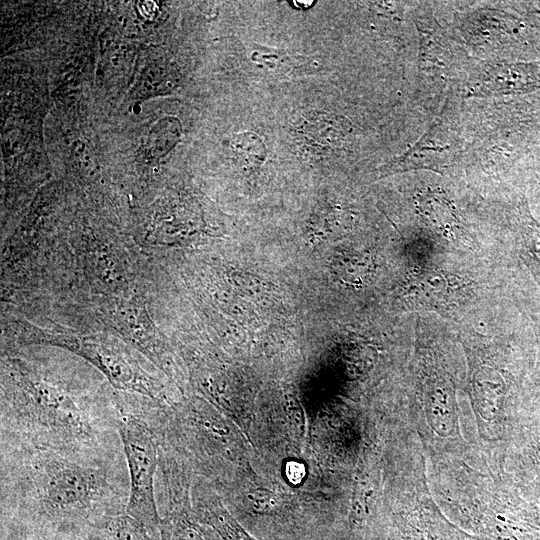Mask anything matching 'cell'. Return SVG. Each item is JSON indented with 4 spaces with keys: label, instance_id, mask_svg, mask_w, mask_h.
Returning <instances> with one entry per match:
<instances>
[{
    "label": "cell",
    "instance_id": "1",
    "mask_svg": "<svg viewBox=\"0 0 540 540\" xmlns=\"http://www.w3.org/2000/svg\"><path fill=\"white\" fill-rule=\"evenodd\" d=\"M119 434L130 476L127 515L134 518L147 534H155L161 524L154 495L156 444L147 426L131 416L121 417Z\"/></svg>",
    "mask_w": 540,
    "mask_h": 540
},
{
    "label": "cell",
    "instance_id": "2",
    "mask_svg": "<svg viewBox=\"0 0 540 540\" xmlns=\"http://www.w3.org/2000/svg\"><path fill=\"white\" fill-rule=\"evenodd\" d=\"M33 478L38 498L55 511L88 508L103 492L99 471L61 457L39 460Z\"/></svg>",
    "mask_w": 540,
    "mask_h": 540
},
{
    "label": "cell",
    "instance_id": "3",
    "mask_svg": "<svg viewBox=\"0 0 540 540\" xmlns=\"http://www.w3.org/2000/svg\"><path fill=\"white\" fill-rule=\"evenodd\" d=\"M22 389L24 394L17 415L29 428L44 431L63 442L81 439L88 434V424L68 397L29 377L23 380Z\"/></svg>",
    "mask_w": 540,
    "mask_h": 540
},
{
    "label": "cell",
    "instance_id": "4",
    "mask_svg": "<svg viewBox=\"0 0 540 540\" xmlns=\"http://www.w3.org/2000/svg\"><path fill=\"white\" fill-rule=\"evenodd\" d=\"M54 343L68 348L96 366L118 388L134 390L151 398L157 387L119 347L96 339L63 338Z\"/></svg>",
    "mask_w": 540,
    "mask_h": 540
},
{
    "label": "cell",
    "instance_id": "5",
    "mask_svg": "<svg viewBox=\"0 0 540 540\" xmlns=\"http://www.w3.org/2000/svg\"><path fill=\"white\" fill-rule=\"evenodd\" d=\"M466 286L457 275L423 269L408 277L402 297L413 307L439 311L456 305L463 298Z\"/></svg>",
    "mask_w": 540,
    "mask_h": 540
},
{
    "label": "cell",
    "instance_id": "6",
    "mask_svg": "<svg viewBox=\"0 0 540 540\" xmlns=\"http://www.w3.org/2000/svg\"><path fill=\"white\" fill-rule=\"evenodd\" d=\"M540 89V61L502 63L491 67L477 95L526 93Z\"/></svg>",
    "mask_w": 540,
    "mask_h": 540
},
{
    "label": "cell",
    "instance_id": "7",
    "mask_svg": "<svg viewBox=\"0 0 540 540\" xmlns=\"http://www.w3.org/2000/svg\"><path fill=\"white\" fill-rule=\"evenodd\" d=\"M515 228L518 256L540 289V221L531 213L525 197L517 203Z\"/></svg>",
    "mask_w": 540,
    "mask_h": 540
},
{
    "label": "cell",
    "instance_id": "8",
    "mask_svg": "<svg viewBox=\"0 0 540 540\" xmlns=\"http://www.w3.org/2000/svg\"><path fill=\"white\" fill-rule=\"evenodd\" d=\"M506 393L507 384L498 371L483 367L474 374L472 400L478 414L485 421H493L500 416Z\"/></svg>",
    "mask_w": 540,
    "mask_h": 540
},
{
    "label": "cell",
    "instance_id": "9",
    "mask_svg": "<svg viewBox=\"0 0 540 540\" xmlns=\"http://www.w3.org/2000/svg\"><path fill=\"white\" fill-rule=\"evenodd\" d=\"M424 406L432 430L443 438L453 436L458 416L452 390L444 383H432L425 393Z\"/></svg>",
    "mask_w": 540,
    "mask_h": 540
},
{
    "label": "cell",
    "instance_id": "10",
    "mask_svg": "<svg viewBox=\"0 0 540 540\" xmlns=\"http://www.w3.org/2000/svg\"><path fill=\"white\" fill-rule=\"evenodd\" d=\"M199 521L211 527L221 540H258L214 496H203L196 504Z\"/></svg>",
    "mask_w": 540,
    "mask_h": 540
},
{
    "label": "cell",
    "instance_id": "11",
    "mask_svg": "<svg viewBox=\"0 0 540 540\" xmlns=\"http://www.w3.org/2000/svg\"><path fill=\"white\" fill-rule=\"evenodd\" d=\"M418 209L422 217L444 235L454 231L457 224L454 208L439 191L423 193L418 199Z\"/></svg>",
    "mask_w": 540,
    "mask_h": 540
},
{
    "label": "cell",
    "instance_id": "12",
    "mask_svg": "<svg viewBox=\"0 0 540 540\" xmlns=\"http://www.w3.org/2000/svg\"><path fill=\"white\" fill-rule=\"evenodd\" d=\"M334 273L341 282L362 286L371 279L375 266L372 257L365 252H347L337 258Z\"/></svg>",
    "mask_w": 540,
    "mask_h": 540
},
{
    "label": "cell",
    "instance_id": "13",
    "mask_svg": "<svg viewBox=\"0 0 540 540\" xmlns=\"http://www.w3.org/2000/svg\"><path fill=\"white\" fill-rule=\"evenodd\" d=\"M347 131L341 120L318 116L306 123L303 133L312 145L327 148L333 147Z\"/></svg>",
    "mask_w": 540,
    "mask_h": 540
},
{
    "label": "cell",
    "instance_id": "14",
    "mask_svg": "<svg viewBox=\"0 0 540 540\" xmlns=\"http://www.w3.org/2000/svg\"><path fill=\"white\" fill-rule=\"evenodd\" d=\"M521 462L525 481L540 491V426L526 429Z\"/></svg>",
    "mask_w": 540,
    "mask_h": 540
},
{
    "label": "cell",
    "instance_id": "15",
    "mask_svg": "<svg viewBox=\"0 0 540 540\" xmlns=\"http://www.w3.org/2000/svg\"><path fill=\"white\" fill-rule=\"evenodd\" d=\"M160 530L163 540H209L204 530L184 514H173L161 521Z\"/></svg>",
    "mask_w": 540,
    "mask_h": 540
},
{
    "label": "cell",
    "instance_id": "16",
    "mask_svg": "<svg viewBox=\"0 0 540 540\" xmlns=\"http://www.w3.org/2000/svg\"><path fill=\"white\" fill-rule=\"evenodd\" d=\"M244 508L252 516L270 518L280 514L281 501L271 491L258 489L244 497Z\"/></svg>",
    "mask_w": 540,
    "mask_h": 540
},
{
    "label": "cell",
    "instance_id": "17",
    "mask_svg": "<svg viewBox=\"0 0 540 540\" xmlns=\"http://www.w3.org/2000/svg\"><path fill=\"white\" fill-rule=\"evenodd\" d=\"M179 127L178 123L174 124L173 119L168 121L163 119L154 125L147 138L148 146L156 157L168 152L175 144L179 137V132H174L173 129Z\"/></svg>",
    "mask_w": 540,
    "mask_h": 540
},
{
    "label": "cell",
    "instance_id": "18",
    "mask_svg": "<svg viewBox=\"0 0 540 540\" xmlns=\"http://www.w3.org/2000/svg\"><path fill=\"white\" fill-rule=\"evenodd\" d=\"M147 537L142 526L127 514L116 517L110 525V540H147Z\"/></svg>",
    "mask_w": 540,
    "mask_h": 540
},
{
    "label": "cell",
    "instance_id": "19",
    "mask_svg": "<svg viewBox=\"0 0 540 540\" xmlns=\"http://www.w3.org/2000/svg\"><path fill=\"white\" fill-rule=\"evenodd\" d=\"M234 150L250 163H261L265 158V147L254 134L244 133L235 139Z\"/></svg>",
    "mask_w": 540,
    "mask_h": 540
},
{
    "label": "cell",
    "instance_id": "20",
    "mask_svg": "<svg viewBox=\"0 0 540 540\" xmlns=\"http://www.w3.org/2000/svg\"><path fill=\"white\" fill-rule=\"evenodd\" d=\"M533 328L536 338V356L531 373L533 394L540 402V318L533 316Z\"/></svg>",
    "mask_w": 540,
    "mask_h": 540
},
{
    "label": "cell",
    "instance_id": "21",
    "mask_svg": "<svg viewBox=\"0 0 540 540\" xmlns=\"http://www.w3.org/2000/svg\"><path fill=\"white\" fill-rule=\"evenodd\" d=\"M285 474L289 482L299 484L305 476V467L297 461L288 462L285 467Z\"/></svg>",
    "mask_w": 540,
    "mask_h": 540
}]
</instances>
